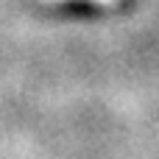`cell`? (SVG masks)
I'll use <instances>...</instances> for the list:
<instances>
[{"instance_id":"1","label":"cell","mask_w":159,"mask_h":159,"mask_svg":"<svg viewBox=\"0 0 159 159\" xmlns=\"http://www.w3.org/2000/svg\"><path fill=\"white\" fill-rule=\"evenodd\" d=\"M95 3H101V6H115L117 0H95Z\"/></svg>"}]
</instances>
